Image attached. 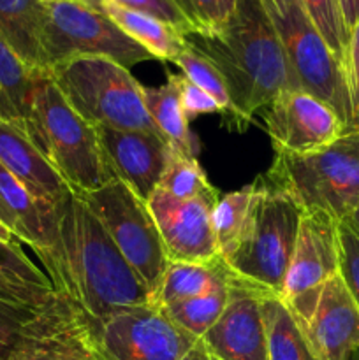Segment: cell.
I'll return each instance as SVG.
<instances>
[{
	"label": "cell",
	"mask_w": 359,
	"mask_h": 360,
	"mask_svg": "<svg viewBox=\"0 0 359 360\" xmlns=\"http://www.w3.org/2000/svg\"><path fill=\"white\" fill-rule=\"evenodd\" d=\"M35 255L53 288L95 326L150 302L143 280L74 192L55 206L48 246Z\"/></svg>",
	"instance_id": "6da1fadb"
},
{
	"label": "cell",
	"mask_w": 359,
	"mask_h": 360,
	"mask_svg": "<svg viewBox=\"0 0 359 360\" xmlns=\"http://www.w3.org/2000/svg\"><path fill=\"white\" fill-rule=\"evenodd\" d=\"M185 41L224 76L232 104L231 123L238 130L245 129L278 94L298 90L284 44L263 0H236L220 32L189 34Z\"/></svg>",
	"instance_id": "7a4b0ae2"
},
{
	"label": "cell",
	"mask_w": 359,
	"mask_h": 360,
	"mask_svg": "<svg viewBox=\"0 0 359 360\" xmlns=\"http://www.w3.org/2000/svg\"><path fill=\"white\" fill-rule=\"evenodd\" d=\"M21 125L76 195L116 179L102 153L97 129L70 108L48 72L35 77Z\"/></svg>",
	"instance_id": "3957f363"
},
{
	"label": "cell",
	"mask_w": 359,
	"mask_h": 360,
	"mask_svg": "<svg viewBox=\"0 0 359 360\" xmlns=\"http://www.w3.org/2000/svg\"><path fill=\"white\" fill-rule=\"evenodd\" d=\"M253 186L245 225L220 259L232 276L278 297L294 255L303 210L263 176Z\"/></svg>",
	"instance_id": "277c9868"
},
{
	"label": "cell",
	"mask_w": 359,
	"mask_h": 360,
	"mask_svg": "<svg viewBox=\"0 0 359 360\" xmlns=\"http://www.w3.org/2000/svg\"><path fill=\"white\" fill-rule=\"evenodd\" d=\"M263 178L289 193L303 211L320 210L345 220L359 206V132H345L312 153H275Z\"/></svg>",
	"instance_id": "5b68a950"
},
{
	"label": "cell",
	"mask_w": 359,
	"mask_h": 360,
	"mask_svg": "<svg viewBox=\"0 0 359 360\" xmlns=\"http://www.w3.org/2000/svg\"><path fill=\"white\" fill-rule=\"evenodd\" d=\"M48 74L90 125L158 132L144 108L143 84L120 63L104 56H77L56 63Z\"/></svg>",
	"instance_id": "8992f818"
},
{
	"label": "cell",
	"mask_w": 359,
	"mask_h": 360,
	"mask_svg": "<svg viewBox=\"0 0 359 360\" xmlns=\"http://www.w3.org/2000/svg\"><path fill=\"white\" fill-rule=\"evenodd\" d=\"M263 4L284 44L298 90L326 102L347 125L352 97L344 63L313 27L299 0H263Z\"/></svg>",
	"instance_id": "52a82bcc"
},
{
	"label": "cell",
	"mask_w": 359,
	"mask_h": 360,
	"mask_svg": "<svg viewBox=\"0 0 359 360\" xmlns=\"http://www.w3.org/2000/svg\"><path fill=\"white\" fill-rule=\"evenodd\" d=\"M44 72L77 56H104L125 69L155 60L101 9L80 0H44Z\"/></svg>",
	"instance_id": "ba28073f"
},
{
	"label": "cell",
	"mask_w": 359,
	"mask_h": 360,
	"mask_svg": "<svg viewBox=\"0 0 359 360\" xmlns=\"http://www.w3.org/2000/svg\"><path fill=\"white\" fill-rule=\"evenodd\" d=\"M113 239L150 295L157 290L169 259L148 204L120 179L77 195Z\"/></svg>",
	"instance_id": "9c48e42d"
},
{
	"label": "cell",
	"mask_w": 359,
	"mask_h": 360,
	"mask_svg": "<svg viewBox=\"0 0 359 360\" xmlns=\"http://www.w3.org/2000/svg\"><path fill=\"white\" fill-rule=\"evenodd\" d=\"M92 330L95 347L106 360H215L203 338L190 334L150 304L116 313L92 326Z\"/></svg>",
	"instance_id": "30bf717a"
},
{
	"label": "cell",
	"mask_w": 359,
	"mask_h": 360,
	"mask_svg": "<svg viewBox=\"0 0 359 360\" xmlns=\"http://www.w3.org/2000/svg\"><path fill=\"white\" fill-rule=\"evenodd\" d=\"M338 220L326 211H303L294 255L278 295L299 323L312 315L326 281L338 274Z\"/></svg>",
	"instance_id": "8fae6325"
},
{
	"label": "cell",
	"mask_w": 359,
	"mask_h": 360,
	"mask_svg": "<svg viewBox=\"0 0 359 360\" xmlns=\"http://www.w3.org/2000/svg\"><path fill=\"white\" fill-rule=\"evenodd\" d=\"M263 118L275 153H312L329 146L345 132L340 116L303 90L278 94L263 111Z\"/></svg>",
	"instance_id": "7c38bea8"
},
{
	"label": "cell",
	"mask_w": 359,
	"mask_h": 360,
	"mask_svg": "<svg viewBox=\"0 0 359 360\" xmlns=\"http://www.w3.org/2000/svg\"><path fill=\"white\" fill-rule=\"evenodd\" d=\"M97 354L90 322L56 292L4 360H94Z\"/></svg>",
	"instance_id": "4fadbf2b"
},
{
	"label": "cell",
	"mask_w": 359,
	"mask_h": 360,
	"mask_svg": "<svg viewBox=\"0 0 359 360\" xmlns=\"http://www.w3.org/2000/svg\"><path fill=\"white\" fill-rule=\"evenodd\" d=\"M220 195L180 200L155 188L146 200L169 262H213L220 259L213 210Z\"/></svg>",
	"instance_id": "5bb4252c"
},
{
	"label": "cell",
	"mask_w": 359,
	"mask_h": 360,
	"mask_svg": "<svg viewBox=\"0 0 359 360\" xmlns=\"http://www.w3.org/2000/svg\"><path fill=\"white\" fill-rule=\"evenodd\" d=\"M264 295L266 292L232 276L227 306L203 336L211 357L215 360H267Z\"/></svg>",
	"instance_id": "9a60e30c"
},
{
	"label": "cell",
	"mask_w": 359,
	"mask_h": 360,
	"mask_svg": "<svg viewBox=\"0 0 359 360\" xmlns=\"http://www.w3.org/2000/svg\"><path fill=\"white\" fill-rule=\"evenodd\" d=\"M95 129L113 176L146 202L160 183L175 148L158 132L109 127Z\"/></svg>",
	"instance_id": "2e32d148"
},
{
	"label": "cell",
	"mask_w": 359,
	"mask_h": 360,
	"mask_svg": "<svg viewBox=\"0 0 359 360\" xmlns=\"http://www.w3.org/2000/svg\"><path fill=\"white\" fill-rule=\"evenodd\" d=\"M299 326L319 360L355 357L359 352V306L340 273L326 281L312 315Z\"/></svg>",
	"instance_id": "e0dca14e"
},
{
	"label": "cell",
	"mask_w": 359,
	"mask_h": 360,
	"mask_svg": "<svg viewBox=\"0 0 359 360\" xmlns=\"http://www.w3.org/2000/svg\"><path fill=\"white\" fill-rule=\"evenodd\" d=\"M0 164L46 207H55L70 192L21 123L0 120Z\"/></svg>",
	"instance_id": "ac0fdd59"
},
{
	"label": "cell",
	"mask_w": 359,
	"mask_h": 360,
	"mask_svg": "<svg viewBox=\"0 0 359 360\" xmlns=\"http://www.w3.org/2000/svg\"><path fill=\"white\" fill-rule=\"evenodd\" d=\"M55 207H46L0 164V224L34 252L49 241Z\"/></svg>",
	"instance_id": "d6986e66"
},
{
	"label": "cell",
	"mask_w": 359,
	"mask_h": 360,
	"mask_svg": "<svg viewBox=\"0 0 359 360\" xmlns=\"http://www.w3.org/2000/svg\"><path fill=\"white\" fill-rule=\"evenodd\" d=\"M44 0H0V37L30 69L44 72Z\"/></svg>",
	"instance_id": "ffe728a7"
},
{
	"label": "cell",
	"mask_w": 359,
	"mask_h": 360,
	"mask_svg": "<svg viewBox=\"0 0 359 360\" xmlns=\"http://www.w3.org/2000/svg\"><path fill=\"white\" fill-rule=\"evenodd\" d=\"M99 9L115 21L132 41L143 46L155 60L175 62L185 51V35L157 18L123 7L115 0H101Z\"/></svg>",
	"instance_id": "44dd1931"
},
{
	"label": "cell",
	"mask_w": 359,
	"mask_h": 360,
	"mask_svg": "<svg viewBox=\"0 0 359 360\" xmlns=\"http://www.w3.org/2000/svg\"><path fill=\"white\" fill-rule=\"evenodd\" d=\"M232 274L222 262H169L157 290L150 295L148 304L153 308H165L183 299L208 294L231 281Z\"/></svg>",
	"instance_id": "7402d4cb"
},
{
	"label": "cell",
	"mask_w": 359,
	"mask_h": 360,
	"mask_svg": "<svg viewBox=\"0 0 359 360\" xmlns=\"http://www.w3.org/2000/svg\"><path fill=\"white\" fill-rule=\"evenodd\" d=\"M143 101L151 122L171 146L187 157L197 158L199 146L189 129L175 74H168V81L160 86H143Z\"/></svg>",
	"instance_id": "603a6c76"
},
{
	"label": "cell",
	"mask_w": 359,
	"mask_h": 360,
	"mask_svg": "<svg viewBox=\"0 0 359 360\" xmlns=\"http://www.w3.org/2000/svg\"><path fill=\"white\" fill-rule=\"evenodd\" d=\"M0 283L9 288L21 304L32 308H42L56 294L44 271L25 255L16 241L0 239Z\"/></svg>",
	"instance_id": "cb8c5ba5"
},
{
	"label": "cell",
	"mask_w": 359,
	"mask_h": 360,
	"mask_svg": "<svg viewBox=\"0 0 359 360\" xmlns=\"http://www.w3.org/2000/svg\"><path fill=\"white\" fill-rule=\"evenodd\" d=\"M263 315L267 334V360H319L301 326L280 297L264 295Z\"/></svg>",
	"instance_id": "d4e9b609"
},
{
	"label": "cell",
	"mask_w": 359,
	"mask_h": 360,
	"mask_svg": "<svg viewBox=\"0 0 359 360\" xmlns=\"http://www.w3.org/2000/svg\"><path fill=\"white\" fill-rule=\"evenodd\" d=\"M39 72L42 70L30 69L0 37V120L25 122Z\"/></svg>",
	"instance_id": "484cf974"
},
{
	"label": "cell",
	"mask_w": 359,
	"mask_h": 360,
	"mask_svg": "<svg viewBox=\"0 0 359 360\" xmlns=\"http://www.w3.org/2000/svg\"><path fill=\"white\" fill-rule=\"evenodd\" d=\"M229 285H231V281L224 285V287H218L215 290L208 292V294L172 302V304L162 308V311L172 322L178 323L185 330H189L190 334L203 338L211 329V326L220 319L225 306H227Z\"/></svg>",
	"instance_id": "4316f807"
},
{
	"label": "cell",
	"mask_w": 359,
	"mask_h": 360,
	"mask_svg": "<svg viewBox=\"0 0 359 360\" xmlns=\"http://www.w3.org/2000/svg\"><path fill=\"white\" fill-rule=\"evenodd\" d=\"M157 188L164 190L165 193L175 199L189 200L197 197L220 195L218 190L208 181L203 167L196 157H187L180 151L172 150L169 164L162 174L160 183Z\"/></svg>",
	"instance_id": "83f0119b"
},
{
	"label": "cell",
	"mask_w": 359,
	"mask_h": 360,
	"mask_svg": "<svg viewBox=\"0 0 359 360\" xmlns=\"http://www.w3.org/2000/svg\"><path fill=\"white\" fill-rule=\"evenodd\" d=\"M172 63H176V65L182 69L183 76H185L187 79L192 81V83L196 84V86H199L203 91H206V94L220 105L222 111H224V116L232 120V104L227 84H225V79L220 74V70H218L206 56L201 55L199 51H196V49L190 48V46L187 44L185 51H183Z\"/></svg>",
	"instance_id": "f1b7e54d"
},
{
	"label": "cell",
	"mask_w": 359,
	"mask_h": 360,
	"mask_svg": "<svg viewBox=\"0 0 359 360\" xmlns=\"http://www.w3.org/2000/svg\"><path fill=\"white\" fill-rule=\"evenodd\" d=\"M256 186L246 185L241 190L229 192L218 199L213 210V231L217 238L218 253H224L241 232L248 214L250 200Z\"/></svg>",
	"instance_id": "f546056e"
},
{
	"label": "cell",
	"mask_w": 359,
	"mask_h": 360,
	"mask_svg": "<svg viewBox=\"0 0 359 360\" xmlns=\"http://www.w3.org/2000/svg\"><path fill=\"white\" fill-rule=\"evenodd\" d=\"M299 4L303 6L313 27L317 28V32L322 35L331 51L334 53V56L345 67L351 32L345 25L344 16H341L338 0H299Z\"/></svg>",
	"instance_id": "4dcf8cb0"
},
{
	"label": "cell",
	"mask_w": 359,
	"mask_h": 360,
	"mask_svg": "<svg viewBox=\"0 0 359 360\" xmlns=\"http://www.w3.org/2000/svg\"><path fill=\"white\" fill-rule=\"evenodd\" d=\"M187 18L192 34L213 35L222 30L236 7V0H175Z\"/></svg>",
	"instance_id": "1f68e13d"
},
{
	"label": "cell",
	"mask_w": 359,
	"mask_h": 360,
	"mask_svg": "<svg viewBox=\"0 0 359 360\" xmlns=\"http://www.w3.org/2000/svg\"><path fill=\"white\" fill-rule=\"evenodd\" d=\"M338 273L359 306V232L347 220L338 221Z\"/></svg>",
	"instance_id": "d6a6232c"
},
{
	"label": "cell",
	"mask_w": 359,
	"mask_h": 360,
	"mask_svg": "<svg viewBox=\"0 0 359 360\" xmlns=\"http://www.w3.org/2000/svg\"><path fill=\"white\" fill-rule=\"evenodd\" d=\"M39 309L0 299V360L6 359Z\"/></svg>",
	"instance_id": "836d02e7"
},
{
	"label": "cell",
	"mask_w": 359,
	"mask_h": 360,
	"mask_svg": "<svg viewBox=\"0 0 359 360\" xmlns=\"http://www.w3.org/2000/svg\"><path fill=\"white\" fill-rule=\"evenodd\" d=\"M115 2L122 4L123 7H129L132 11H137V13L157 18V20L168 23L169 27L176 28L182 35H189L194 32V28L190 27V23L183 16L175 0H115Z\"/></svg>",
	"instance_id": "e575fe53"
},
{
	"label": "cell",
	"mask_w": 359,
	"mask_h": 360,
	"mask_svg": "<svg viewBox=\"0 0 359 360\" xmlns=\"http://www.w3.org/2000/svg\"><path fill=\"white\" fill-rule=\"evenodd\" d=\"M175 77L187 118L190 120L201 115H224L220 105H218L206 91H203L199 86H196L192 81L187 79L183 74H175Z\"/></svg>",
	"instance_id": "d590c367"
},
{
	"label": "cell",
	"mask_w": 359,
	"mask_h": 360,
	"mask_svg": "<svg viewBox=\"0 0 359 360\" xmlns=\"http://www.w3.org/2000/svg\"><path fill=\"white\" fill-rule=\"evenodd\" d=\"M345 72H347L352 97V94L359 88V21L351 30V41H348L347 58H345Z\"/></svg>",
	"instance_id": "8d00e7d4"
},
{
	"label": "cell",
	"mask_w": 359,
	"mask_h": 360,
	"mask_svg": "<svg viewBox=\"0 0 359 360\" xmlns=\"http://www.w3.org/2000/svg\"><path fill=\"white\" fill-rule=\"evenodd\" d=\"M338 6H340L345 25L351 32L359 21V0H338Z\"/></svg>",
	"instance_id": "74e56055"
},
{
	"label": "cell",
	"mask_w": 359,
	"mask_h": 360,
	"mask_svg": "<svg viewBox=\"0 0 359 360\" xmlns=\"http://www.w3.org/2000/svg\"><path fill=\"white\" fill-rule=\"evenodd\" d=\"M345 132H359V88L352 94V112L351 120L345 125Z\"/></svg>",
	"instance_id": "f35d334b"
},
{
	"label": "cell",
	"mask_w": 359,
	"mask_h": 360,
	"mask_svg": "<svg viewBox=\"0 0 359 360\" xmlns=\"http://www.w3.org/2000/svg\"><path fill=\"white\" fill-rule=\"evenodd\" d=\"M345 220H347L348 224H351L352 227H354L355 231L359 232V206L355 207V210H354V213H352L351 217H348V218H345Z\"/></svg>",
	"instance_id": "ab89813d"
},
{
	"label": "cell",
	"mask_w": 359,
	"mask_h": 360,
	"mask_svg": "<svg viewBox=\"0 0 359 360\" xmlns=\"http://www.w3.org/2000/svg\"><path fill=\"white\" fill-rule=\"evenodd\" d=\"M0 239H4V241H16V239H14V236L11 234V232L7 231L2 224H0Z\"/></svg>",
	"instance_id": "60d3db41"
},
{
	"label": "cell",
	"mask_w": 359,
	"mask_h": 360,
	"mask_svg": "<svg viewBox=\"0 0 359 360\" xmlns=\"http://www.w3.org/2000/svg\"><path fill=\"white\" fill-rule=\"evenodd\" d=\"M80 2H84V4H90V6L97 7V9H99V4H101V0H80Z\"/></svg>",
	"instance_id": "b9f144b4"
},
{
	"label": "cell",
	"mask_w": 359,
	"mask_h": 360,
	"mask_svg": "<svg viewBox=\"0 0 359 360\" xmlns=\"http://www.w3.org/2000/svg\"><path fill=\"white\" fill-rule=\"evenodd\" d=\"M97 352H99V350H97ZM94 360H106V359H104V357H102V355H101V354H97V357H95Z\"/></svg>",
	"instance_id": "7bdbcfd3"
},
{
	"label": "cell",
	"mask_w": 359,
	"mask_h": 360,
	"mask_svg": "<svg viewBox=\"0 0 359 360\" xmlns=\"http://www.w3.org/2000/svg\"><path fill=\"white\" fill-rule=\"evenodd\" d=\"M352 360H359V352H358V354H355V357L352 359Z\"/></svg>",
	"instance_id": "ee69618b"
}]
</instances>
